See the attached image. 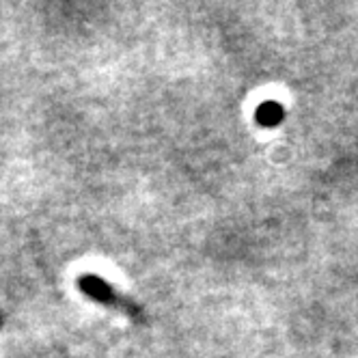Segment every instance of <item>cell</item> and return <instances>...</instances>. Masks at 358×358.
<instances>
[{
    "instance_id": "7a4b0ae2",
    "label": "cell",
    "mask_w": 358,
    "mask_h": 358,
    "mask_svg": "<svg viewBox=\"0 0 358 358\" xmlns=\"http://www.w3.org/2000/svg\"><path fill=\"white\" fill-rule=\"evenodd\" d=\"M255 119H257V123L264 127H276L280 121L285 119V108L280 101L268 99V101H264V104H259L257 113H255Z\"/></svg>"
},
{
    "instance_id": "6da1fadb",
    "label": "cell",
    "mask_w": 358,
    "mask_h": 358,
    "mask_svg": "<svg viewBox=\"0 0 358 358\" xmlns=\"http://www.w3.org/2000/svg\"><path fill=\"white\" fill-rule=\"evenodd\" d=\"M78 287L83 289V294H87L91 300L99 302V304H106V306H117L123 313H127L132 320L141 322L143 320V311L138 309L136 304H132L130 300L121 298L115 287L110 283H106L104 278L97 276V274H80L78 278Z\"/></svg>"
}]
</instances>
